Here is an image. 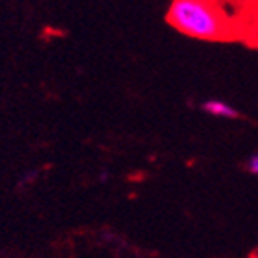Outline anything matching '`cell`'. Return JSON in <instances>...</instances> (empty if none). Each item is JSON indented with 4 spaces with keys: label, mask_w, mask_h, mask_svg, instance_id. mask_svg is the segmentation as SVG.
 Listing matches in <instances>:
<instances>
[{
    "label": "cell",
    "mask_w": 258,
    "mask_h": 258,
    "mask_svg": "<svg viewBox=\"0 0 258 258\" xmlns=\"http://www.w3.org/2000/svg\"><path fill=\"white\" fill-rule=\"evenodd\" d=\"M168 24L177 32L201 41L232 37V19L223 8L205 0H173L166 13Z\"/></svg>",
    "instance_id": "obj_1"
},
{
    "label": "cell",
    "mask_w": 258,
    "mask_h": 258,
    "mask_svg": "<svg viewBox=\"0 0 258 258\" xmlns=\"http://www.w3.org/2000/svg\"><path fill=\"white\" fill-rule=\"evenodd\" d=\"M201 111L210 116H216V118H227V120H234L240 116V111H238L234 105L223 102L220 98H209L201 103Z\"/></svg>",
    "instance_id": "obj_2"
},
{
    "label": "cell",
    "mask_w": 258,
    "mask_h": 258,
    "mask_svg": "<svg viewBox=\"0 0 258 258\" xmlns=\"http://www.w3.org/2000/svg\"><path fill=\"white\" fill-rule=\"evenodd\" d=\"M245 11H247V19H245V24H247V28H249V33H251L253 37L258 39V2L247 4Z\"/></svg>",
    "instance_id": "obj_3"
},
{
    "label": "cell",
    "mask_w": 258,
    "mask_h": 258,
    "mask_svg": "<svg viewBox=\"0 0 258 258\" xmlns=\"http://www.w3.org/2000/svg\"><path fill=\"white\" fill-rule=\"evenodd\" d=\"M245 170H247L251 175H256L258 177V153L249 157L247 162H245Z\"/></svg>",
    "instance_id": "obj_4"
}]
</instances>
